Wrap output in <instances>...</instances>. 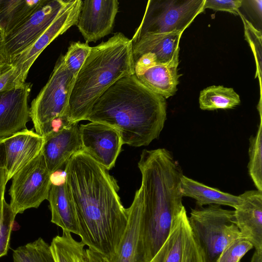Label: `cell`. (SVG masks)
<instances>
[{
  "mask_svg": "<svg viewBox=\"0 0 262 262\" xmlns=\"http://www.w3.org/2000/svg\"><path fill=\"white\" fill-rule=\"evenodd\" d=\"M242 3L243 0H205L204 9L226 11L237 15Z\"/></svg>",
  "mask_w": 262,
  "mask_h": 262,
  "instance_id": "cell-31",
  "label": "cell"
},
{
  "mask_svg": "<svg viewBox=\"0 0 262 262\" xmlns=\"http://www.w3.org/2000/svg\"><path fill=\"white\" fill-rule=\"evenodd\" d=\"M13 262H18V261L13 259Z\"/></svg>",
  "mask_w": 262,
  "mask_h": 262,
  "instance_id": "cell-38",
  "label": "cell"
},
{
  "mask_svg": "<svg viewBox=\"0 0 262 262\" xmlns=\"http://www.w3.org/2000/svg\"><path fill=\"white\" fill-rule=\"evenodd\" d=\"M182 34L172 32L143 35L132 41L133 58L148 54L157 63H168L179 56V42Z\"/></svg>",
  "mask_w": 262,
  "mask_h": 262,
  "instance_id": "cell-20",
  "label": "cell"
},
{
  "mask_svg": "<svg viewBox=\"0 0 262 262\" xmlns=\"http://www.w3.org/2000/svg\"><path fill=\"white\" fill-rule=\"evenodd\" d=\"M50 245L55 262H90L85 245L70 232L62 231L61 235L53 238Z\"/></svg>",
  "mask_w": 262,
  "mask_h": 262,
  "instance_id": "cell-24",
  "label": "cell"
},
{
  "mask_svg": "<svg viewBox=\"0 0 262 262\" xmlns=\"http://www.w3.org/2000/svg\"><path fill=\"white\" fill-rule=\"evenodd\" d=\"M188 218L205 262H216L228 245L242 237L235 223L234 210L210 205L206 208L192 209Z\"/></svg>",
  "mask_w": 262,
  "mask_h": 262,
  "instance_id": "cell-5",
  "label": "cell"
},
{
  "mask_svg": "<svg viewBox=\"0 0 262 262\" xmlns=\"http://www.w3.org/2000/svg\"><path fill=\"white\" fill-rule=\"evenodd\" d=\"M118 6L117 0L81 1L75 25L86 42H96L111 32Z\"/></svg>",
  "mask_w": 262,
  "mask_h": 262,
  "instance_id": "cell-13",
  "label": "cell"
},
{
  "mask_svg": "<svg viewBox=\"0 0 262 262\" xmlns=\"http://www.w3.org/2000/svg\"><path fill=\"white\" fill-rule=\"evenodd\" d=\"M52 174L41 152L12 177L9 189L10 206L17 215L30 208H37L48 200L52 184Z\"/></svg>",
  "mask_w": 262,
  "mask_h": 262,
  "instance_id": "cell-8",
  "label": "cell"
},
{
  "mask_svg": "<svg viewBox=\"0 0 262 262\" xmlns=\"http://www.w3.org/2000/svg\"><path fill=\"white\" fill-rule=\"evenodd\" d=\"M205 0H149L134 41L146 34L183 33L203 12Z\"/></svg>",
  "mask_w": 262,
  "mask_h": 262,
  "instance_id": "cell-7",
  "label": "cell"
},
{
  "mask_svg": "<svg viewBox=\"0 0 262 262\" xmlns=\"http://www.w3.org/2000/svg\"><path fill=\"white\" fill-rule=\"evenodd\" d=\"M48 200L51 212V222L67 231L79 235V227L75 205L65 181L52 184Z\"/></svg>",
  "mask_w": 262,
  "mask_h": 262,
  "instance_id": "cell-21",
  "label": "cell"
},
{
  "mask_svg": "<svg viewBox=\"0 0 262 262\" xmlns=\"http://www.w3.org/2000/svg\"><path fill=\"white\" fill-rule=\"evenodd\" d=\"M166 120V102L135 74L122 77L95 102L85 120L104 123L120 134L123 144L140 147L157 139Z\"/></svg>",
  "mask_w": 262,
  "mask_h": 262,
  "instance_id": "cell-3",
  "label": "cell"
},
{
  "mask_svg": "<svg viewBox=\"0 0 262 262\" xmlns=\"http://www.w3.org/2000/svg\"><path fill=\"white\" fill-rule=\"evenodd\" d=\"M41 153L49 172L53 174L66 165L70 158L81 150L78 123L43 136Z\"/></svg>",
  "mask_w": 262,
  "mask_h": 262,
  "instance_id": "cell-16",
  "label": "cell"
},
{
  "mask_svg": "<svg viewBox=\"0 0 262 262\" xmlns=\"http://www.w3.org/2000/svg\"><path fill=\"white\" fill-rule=\"evenodd\" d=\"M16 215L4 199L0 213V258L6 255L9 250L11 233Z\"/></svg>",
  "mask_w": 262,
  "mask_h": 262,
  "instance_id": "cell-29",
  "label": "cell"
},
{
  "mask_svg": "<svg viewBox=\"0 0 262 262\" xmlns=\"http://www.w3.org/2000/svg\"><path fill=\"white\" fill-rule=\"evenodd\" d=\"M133 74L132 41L122 33L92 47L73 84L68 111L71 121L85 120L95 102L111 85Z\"/></svg>",
  "mask_w": 262,
  "mask_h": 262,
  "instance_id": "cell-4",
  "label": "cell"
},
{
  "mask_svg": "<svg viewBox=\"0 0 262 262\" xmlns=\"http://www.w3.org/2000/svg\"><path fill=\"white\" fill-rule=\"evenodd\" d=\"M75 78L66 67L61 54L48 82L31 103L30 118L37 134L42 136L52 121L68 114Z\"/></svg>",
  "mask_w": 262,
  "mask_h": 262,
  "instance_id": "cell-6",
  "label": "cell"
},
{
  "mask_svg": "<svg viewBox=\"0 0 262 262\" xmlns=\"http://www.w3.org/2000/svg\"><path fill=\"white\" fill-rule=\"evenodd\" d=\"M31 88V83L25 82L0 93V138L9 137L27 128Z\"/></svg>",
  "mask_w": 262,
  "mask_h": 262,
  "instance_id": "cell-14",
  "label": "cell"
},
{
  "mask_svg": "<svg viewBox=\"0 0 262 262\" xmlns=\"http://www.w3.org/2000/svg\"><path fill=\"white\" fill-rule=\"evenodd\" d=\"M141 184L133 203L139 210L145 262H150L167 238L182 204V169L165 148L144 149L138 164Z\"/></svg>",
  "mask_w": 262,
  "mask_h": 262,
  "instance_id": "cell-2",
  "label": "cell"
},
{
  "mask_svg": "<svg viewBox=\"0 0 262 262\" xmlns=\"http://www.w3.org/2000/svg\"><path fill=\"white\" fill-rule=\"evenodd\" d=\"M20 85L17 81L15 70L12 66L0 76V93Z\"/></svg>",
  "mask_w": 262,
  "mask_h": 262,
  "instance_id": "cell-32",
  "label": "cell"
},
{
  "mask_svg": "<svg viewBox=\"0 0 262 262\" xmlns=\"http://www.w3.org/2000/svg\"><path fill=\"white\" fill-rule=\"evenodd\" d=\"M81 150L107 170L113 168L123 144L119 133L98 122L79 126Z\"/></svg>",
  "mask_w": 262,
  "mask_h": 262,
  "instance_id": "cell-12",
  "label": "cell"
},
{
  "mask_svg": "<svg viewBox=\"0 0 262 262\" xmlns=\"http://www.w3.org/2000/svg\"><path fill=\"white\" fill-rule=\"evenodd\" d=\"M81 0H70L51 24L28 48L17 55L11 64L15 68L17 82H26L29 71L39 55L56 38L77 22Z\"/></svg>",
  "mask_w": 262,
  "mask_h": 262,
  "instance_id": "cell-10",
  "label": "cell"
},
{
  "mask_svg": "<svg viewBox=\"0 0 262 262\" xmlns=\"http://www.w3.org/2000/svg\"><path fill=\"white\" fill-rule=\"evenodd\" d=\"M6 138H0V145L2 144L5 140H6Z\"/></svg>",
  "mask_w": 262,
  "mask_h": 262,
  "instance_id": "cell-37",
  "label": "cell"
},
{
  "mask_svg": "<svg viewBox=\"0 0 262 262\" xmlns=\"http://www.w3.org/2000/svg\"><path fill=\"white\" fill-rule=\"evenodd\" d=\"M45 0H0V37L27 19Z\"/></svg>",
  "mask_w": 262,
  "mask_h": 262,
  "instance_id": "cell-23",
  "label": "cell"
},
{
  "mask_svg": "<svg viewBox=\"0 0 262 262\" xmlns=\"http://www.w3.org/2000/svg\"><path fill=\"white\" fill-rule=\"evenodd\" d=\"M250 262H262V252L255 250Z\"/></svg>",
  "mask_w": 262,
  "mask_h": 262,
  "instance_id": "cell-36",
  "label": "cell"
},
{
  "mask_svg": "<svg viewBox=\"0 0 262 262\" xmlns=\"http://www.w3.org/2000/svg\"><path fill=\"white\" fill-rule=\"evenodd\" d=\"M64 172L81 242L110 260L118 250L127 223L116 180L82 150L70 158Z\"/></svg>",
  "mask_w": 262,
  "mask_h": 262,
  "instance_id": "cell-1",
  "label": "cell"
},
{
  "mask_svg": "<svg viewBox=\"0 0 262 262\" xmlns=\"http://www.w3.org/2000/svg\"><path fill=\"white\" fill-rule=\"evenodd\" d=\"M150 262H205L185 207L174 218L167 238Z\"/></svg>",
  "mask_w": 262,
  "mask_h": 262,
  "instance_id": "cell-11",
  "label": "cell"
},
{
  "mask_svg": "<svg viewBox=\"0 0 262 262\" xmlns=\"http://www.w3.org/2000/svg\"><path fill=\"white\" fill-rule=\"evenodd\" d=\"M179 57L167 63L154 62L135 69V75L139 80L153 92L165 99L173 96L177 90L179 78Z\"/></svg>",
  "mask_w": 262,
  "mask_h": 262,
  "instance_id": "cell-18",
  "label": "cell"
},
{
  "mask_svg": "<svg viewBox=\"0 0 262 262\" xmlns=\"http://www.w3.org/2000/svg\"><path fill=\"white\" fill-rule=\"evenodd\" d=\"M183 196L191 198L199 207L206 205L228 206L236 208L241 202L240 195L223 192L191 179L184 174L181 180Z\"/></svg>",
  "mask_w": 262,
  "mask_h": 262,
  "instance_id": "cell-22",
  "label": "cell"
},
{
  "mask_svg": "<svg viewBox=\"0 0 262 262\" xmlns=\"http://www.w3.org/2000/svg\"><path fill=\"white\" fill-rule=\"evenodd\" d=\"M70 0H45L27 19L0 37V58L11 64L51 24Z\"/></svg>",
  "mask_w": 262,
  "mask_h": 262,
  "instance_id": "cell-9",
  "label": "cell"
},
{
  "mask_svg": "<svg viewBox=\"0 0 262 262\" xmlns=\"http://www.w3.org/2000/svg\"><path fill=\"white\" fill-rule=\"evenodd\" d=\"M91 48L87 42H73L63 55L66 67L75 77L89 56Z\"/></svg>",
  "mask_w": 262,
  "mask_h": 262,
  "instance_id": "cell-28",
  "label": "cell"
},
{
  "mask_svg": "<svg viewBox=\"0 0 262 262\" xmlns=\"http://www.w3.org/2000/svg\"><path fill=\"white\" fill-rule=\"evenodd\" d=\"M253 248L249 241L243 237L238 238L225 247L216 262H240L243 257Z\"/></svg>",
  "mask_w": 262,
  "mask_h": 262,
  "instance_id": "cell-30",
  "label": "cell"
},
{
  "mask_svg": "<svg viewBox=\"0 0 262 262\" xmlns=\"http://www.w3.org/2000/svg\"><path fill=\"white\" fill-rule=\"evenodd\" d=\"M240 103L239 96L231 88L211 85L200 92L199 105L202 110L231 109Z\"/></svg>",
  "mask_w": 262,
  "mask_h": 262,
  "instance_id": "cell-25",
  "label": "cell"
},
{
  "mask_svg": "<svg viewBox=\"0 0 262 262\" xmlns=\"http://www.w3.org/2000/svg\"><path fill=\"white\" fill-rule=\"evenodd\" d=\"M260 121L255 136L249 139L248 165L249 174L257 190L262 192V119Z\"/></svg>",
  "mask_w": 262,
  "mask_h": 262,
  "instance_id": "cell-26",
  "label": "cell"
},
{
  "mask_svg": "<svg viewBox=\"0 0 262 262\" xmlns=\"http://www.w3.org/2000/svg\"><path fill=\"white\" fill-rule=\"evenodd\" d=\"M239 195L241 202L234 210L236 224L242 237L262 252V192L248 190Z\"/></svg>",
  "mask_w": 262,
  "mask_h": 262,
  "instance_id": "cell-17",
  "label": "cell"
},
{
  "mask_svg": "<svg viewBox=\"0 0 262 262\" xmlns=\"http://www.w3.org/2000/svg\"><path fill=\"white\" fill-rule=\"evenodd\" d=\"M90 262H105L104 258L99 253L90 249L86 248Z\"/></svg>",
  "mask_w": 262,
  "mask_h": 262,
  "instance_id": "cell-34",
  "label": "cell"
},
{
  "mask_svg": "<svg viewBox=\"0 0 262 262\" xmlns=\"http://www.w3.org/2000/svg\"><path fill=\"white\" fill-rule=\"evenodd\" d=\"M12 67L11 64L4 62L0 58V76Z\"/></svg>",
  "mask_w": 262,
  "mask_h": 262,
  "instance_id": "cell-35",
  "label": "cell"
},
{
  "mask_svg": "<svg viewBox=\"0 0 262 262\" xmlns=\"http://www.w3.org/2000/svg\"><path fill=\"white\" fill-rule=\"evenodd\" d=\"M127 226L115 255L105 262H145L143 225L139 210L133 203L126 208Z\"/></svg>",
  "mask_w": 262,
  "mask_h": 262,
  "instance_id": "cell-19",
  "label": "cell"
},
{
  "mask_svg": "<svg viewBox=\"0 0 262 262\" xmlns=\"http://www.w3.org/2000/svg\"><path fill=\"white\" fill-rule=\"evenodd\" d=\"M238 15L242 19L245 31V39L249 43L255 58L256 71L255 78L258 77L260 86V95L261 97V32L255 28L240 12Z\"/></svg>",
  "mask_w": 262,
  "mask_h": 262,
  "instance_id": "cell-27",
  "label": "cell"
},
{
  "mask_svg": "<svg viewBox=\"0 0 262 262\" xmlns=\"http://www.w3.org/2000/svg\"><path fill=\"white\" fill-rule=\"evenodd\" d=\"M2 144L0 145V213L3 208V200L7 181V172L4 165V158L1 157V149Z\"/></svg>",
  "mask_w": 262,
  "mask_h": 262,
  "instance_id": "cell-33",
  "label": "cell"
},
{
  "mask_svg": "<svg viewBox=\"0 0 262 262\" xmlns=\"http://www.w3.org/2000/svg\"><path fill=\"white\" fill-rule=\"evenodd\" d=\"M43 143L42 136L27 128L6 138L3 145L8 182L40 154Z\"/></svg>",
  "mask_w": 262,
  "mask_h": 262,
  "instance_id": "cell-15",
  "label": "cell"
}]
</instances>
